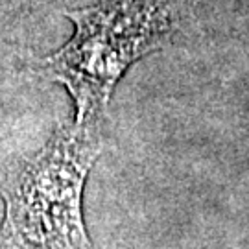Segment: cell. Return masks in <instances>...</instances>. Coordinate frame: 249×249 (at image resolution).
I'll return each mask as SVG.
<instances>
[{
    "label": "cell",
    "mask_w": 249,
    "mask_h": 249,
    "mask_svg": "<svg viewBox=\"0 0 249 249\" xmlns=\"http://www.w3.org/2000/svg\"><path fill=\"white\" fill-rule=\"evenodd\" d=\"M197 0H104L71 11L74 36L43 59V72L74 102V122L104 124L116 83L141 57L166 46Z\"/></svg>",
    "instance_id": "2"
},
{
    "label": "cell",
    "mask_w": 249,
    "mask_h": 249,
    "mask_svg": "<svg viewBox=\"0 0 249 249\" xmlns=\"http://www.w3.org/2000/svg\"><path fill=\"white\" fill-rule=\"evenodd\" d=\"M102 151V124L72 120L34 155L15 160L0 188V249H92L83 190Z\"/></svg>",
    "instance_id": "1"
}]
</instances>
